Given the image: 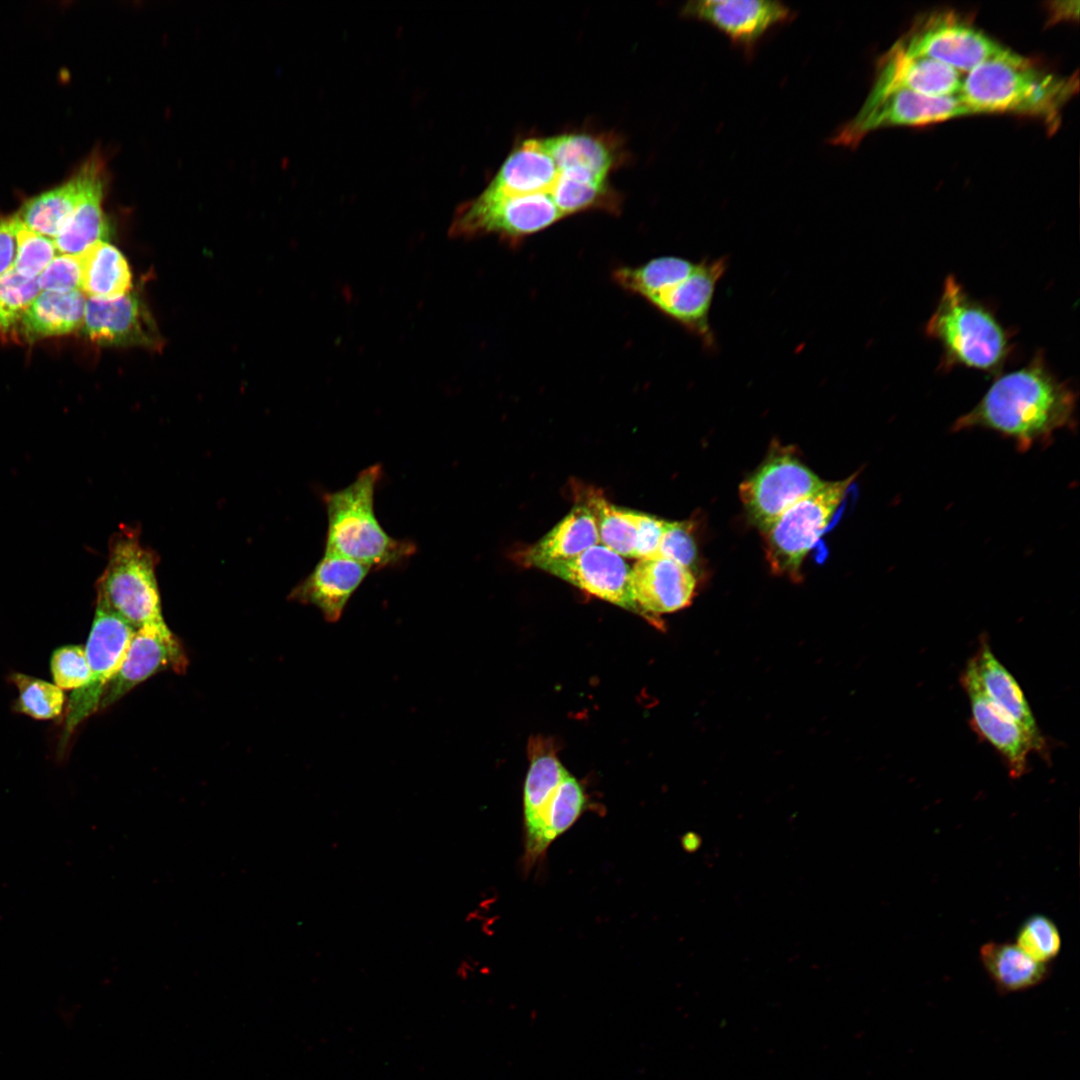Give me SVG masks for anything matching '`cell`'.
<instances>
[{"label": "cell", "instance_id": "9c48e42d", "mask_svg": "<svg viewBox=\"0 0 1080 1080\" xmlns=\"http://www.w3.org/2000/svg\"><path fill=\"white\" fill-rule=\"evenodd\" d=\"M135 631L122 617L96 601L85 649L89 679L83 687L74 690L68 701L59 744L62 750L77 727L99 710L105 689L118 672Z\"/></svg>", "mask_w": 1080, "mask_h": 1080}, {"label": "cell", "instance_id": "cb8c5ba5", "mask_svg": "<svg viewBox=\"0 0 1080 1080\" xmlns=\"http://www.w3.org/2000/svg\"><path fill=\"white\" fill-rule=\"evenodd\" d=\"M85 304L81 290L41 291L24 313L17 330L27 341L71 333L83 326Z\"/></svg>", "mask_w": 1080, "mask_h": 1080}, {"label": "cell", "instance_id": "3957f363", "mask_svg": "<svg viewBox=\"0 0 1080 1080\" xmlns=\"http://www.w3.org/2000/svg\"><path fill=\"white\" fill-rule=\"evenodd\" d=\"M925 334L941 346L943 371L960 366L997 376L1014 349L1009 330L953 274L944 280Z\"/></svg>", "mask_w": 1080, "mask_h": 1080}, {"label": "cell", "instance_id": "4fadbf2b", "mask_svg": "<svg viewBox=\"0 0 1080 1080\" xmlns=\"http://www.w3.org/2000/svg\"><path fill=\"white\" fill-rule=\"evenodd\" d=\"M727 257L704 258L684 279L648 300L657 310L677 322L712 349L715 337L709 323L717 283L727 270Z\"/></svg>", "mask_w": 1080, "mask_h": 1080}, {"label": "cell", "instance_id": "4316f807", "mask_svg": "<svg viewBox=\"0 0 1080 1080\" xmlns=\"http://www.w3.org/2000/svg\"><path fill=\"white\" fill-rule=\"evenodd\" d=\"M979 954L992 980L1004 991L1031 988L1047 975L1046 964L1035 961L1016 944L991 941L981 946Z\"/></svg>", "mask_w": 1080, "mask_h": 1080}, {"label": "cell", "instance_id": "8fae6325", "mask_svg": "<svg viewBox=\"0 0 1080 1080\" xmlns=\"http://www.w3.org/2000/svg\"><path fill=\"white\" fill-rule=\"evenodd\" d=\"M976 114L959 96H929L900 90L863 103L858 113L832 136L833 145L855 148L877 129L922 126Z\"/></svg>", "mask_w": 1080, "mask_h": 1080}, {"label": "cell", "instance_id": "6da1fadb", "mask_svg": "<svg viewBox=\"0 0 1080 1080\" xmlns=\"http://www.w3.org/2000/svg\"><path fill=\"white\" fill-rule=\"evenodd\" d=\"M1076 410L1077 393L1038 351L1023 367L995 376L979 402L954 421L952 431L989 430L1026 452L1049 445L1057 432L1072 430Z\"/></svg>", "mask_w": 1080, "mask_h": 1080}, {"label": "cell", "instance_id": "8d00e7d4", "mask_svg": "<svg viewBox=\"0 0 1080 1080\" xmlns=\"http://www.w3.org/2000/svg\"><path fill=\"white\" fill-rule=\"evenodd\" d=\"M36 279L41 291L69 292L80 290V256L70 254L57 255Z\"/></svg>", "mask_w": 1080, "mask_h": 1080}, {"label": "cell", "instance_id": "2e32d148", "mask_svg": "<svg viewBox=\"0 0 1080 1080\" xmlns=\"http://www.w3.org/2000/svg\"><path fill=\"white\" fill-rule=\"evenodd\" d=\"M539 569L602 600L639 613L630 592L631 567L624 557L600 543L575 557L549 562Z\"/></svg>", "mask_w": 1080, "mask_h": 1080}, {"label": "cell", "instance_id": "5bb4252c", "mask_svg": "<svg viewBox=\"0 0 1080 1080\" xmlns=\"http://www.w3.org/2000/svg\"><path fill=\"white\" fill-rule=\"evenodd\" d=\"M187 655L167 624L137 629L122 664L103 694L99 710L125 696L135 686L164 670L184 672Z\"/></svg>", "mask_w": 1080, "mask_h": 1080}, {"label": "cell", "instance_id": "83f0119b", "mask_svg": "<svg viewBox=\"0 0 1080 1080\" xmlns=\"http://www.w3.org/2000/svg\"><path fill=\"white\" fill-rule=\"evenodd\" d=\"M568 774L553 755H540L531 760L523 791L525 847L534 839L557 786Z\"/></svg>", "mask_w": 1080, "mask_h": 1080}, {"label": "cell", "instance_id": "603a6c76", "mask_svg": "<svg viewBox=\"0 0 1080 1080\" xmlns=\"http://www.w3.org/2000/svg\"><path fill=\"white\" fill-rule=\"evenodd\" d=\"M599 544L595 516L586 504L575 505L547 534L524 553L527 565H541L575 557Z\"/></svg>", "mask_w": 1080, "mask_h": 1080}, {"label": "cell", "instance_id": "484cf974", "mask_svg": "<svg viewBox=\"0 0 1080 1080\" xmlns=\"http://www.w3.org/2000/svg\"><path fill=\"white\" fill-rule=\"evenodd\" d=\"M104 180L103 172L91 183L72 215L53 238L60 254L79 255L108 237L109 226L102 208Z\"/></svg>", "mask_w": 1080, "mask_h": 1080}, {"label": "cell", "instance_id": "ffe728a7", "mask_svg": "<svg viewBox=\"0 0 1080 1080\" xmlns=\"http://www.w3.org/2000/svg\"><path fill=\"white\" fill-rule=\"evenodd\" d=\"M372 569L354 560L324 553L313 570L291 591L289 599L312 605L329 623L337 622Z\"/></svg>", "mask_w": 1080, "mask_h": 1080}, {"label": "cell", "instance_id": "74e56055", "mask_svg": "<svg viewBox=\"0 0 1080 1080\" xmlns=\"http://www.w3.org/2000/svg\"><path fill=\"white\" fill-rule=\"evenodd\" d=\"M632 516L637 528L636 559L655 557L664 531L665 520L633 510Z\"/></svg>", "mask_w": 1080, "mask_h": 1080}, {"label": "cell", "instance_id": "30bf717a", "mask_svg": "<svg viewBox=\"0 0 1080 1080\" xmlns=\"http://www.w3.org/2000/svg\"><path fill=\"white\" fill-rule=\"evenodd\" d=\"M825 483L791 447H771L764 461L741 483L739 495L760 530Z\"/></svg>", "mask_w": 1080, "mask_h": 1080}, {"label": "cell", "instance_id": "277c9868", "mask_svg": "<svg viewBox=\"0 0 1080 1080\" xmlns=\"http://www.w3.org/2000/svg\"><path fill=\"white\" fill-rule=\"evenodd\" d=\"M381 478L382 467L374 464L360 471L346 487L322 495L327 514L324 553L375 571L400 567L416 552L415 543L392 537L376 517L375 490Z\"/></svg>", "mask_w": 1080, "mask_h": 1080}, {"label": "cell", "instance_id": "e0dca14e", "mask_svg": "<svg viewBox=\"0 0 1080 1080\" xmlns=\"http://www.w3.org/2000/svg\"><path fill=\"white\" fill-rule=\"evenodd\" d=\"M963 76L936 60L913 56L896 42L879 59L874 83L866 101L906 90L929 96H958Z\"/></svg>", "mask_w": 1080, "mask_h": 1080}, {"label": "cell", "instance_id": "f35d334b", "mask_svg": "<svg viewBox=\"0 0 1080 1080\" xmlns=\"http://www.w3.org/2000/svg\"><path fill=\"white\" fill-rule=\"evenodd\" d=\"M16 229V215L0 220V276L13 266L17 251Z\"/></svg>", "mask_w": 1080, "mask_h": 1080}, {"label": "cell", "instance_id": "44dd1931", "mask_svg": "<svg viewBox=\"0 0 1080 1080\" xmlns=\"http://www.w3.org/2000/svg\"><path fill=\"white\" fill-rule=\"evenodd\" d=\"M103 172L101 159H89L69 180L26 201L17 216L31 230L53 239Z\"/></svg>", "mask_w": 1080, "mask_h": 1080}, {"label": "cell", "instance_id": "8992f818", "mask_svg": "<svg viewBox=\"0 0 1080 1080\" xmlns=\"http://www.w3.org/2000/svg\"><path fill=\"white\" fill-rule=\"evenodd\" d=\"M857 474L825 482L761 530L766 561L776 576L800 582L806 556L826 530Z\"/></svg>", "mask_w": 1080, "mask_h": 1080}, {"label": "cell", "instance_id": "1f68e13d", "mask_svg": "<svg viewBox=\"0 0 1080 1080\" xmlns=\"http://www.w3.org/2000/svg\"><path fill=\"white\" fill-rule=\"evenodd\" d=\"M41 292L36 278H26L11 267L0 276V334L11 335Z\"/></svg>", "mask_w": 1080, "mask_h": 1080}, {"label": "cell", "instance_id": "d6986e66", "mask_svg": "<svg viewBox=\"0 0 1080 1080\" xmlns=\"http://www.w3.org/2000/svg\"><path fill=\"white\" fill-rule=\"evenodd\" d=\"M85 334L102 345L159 344V335L146 306L136 293L113 300L86 299Z\"/></svg>", "mask_w": 1080, "mask_h": 1080}, {"label": "cell", "instance_id": "52a82bcc", "mask_svg": "<svg viewBox=\"0 0 1080 1080\" xmlns=\"http://www.w3.org/2000/svg\"><path fill=\"white\" fill-rule=\"evenodd\" d=\"M896 43L910 55L936 60L965 74L983 63L1019 56L952 11L921 18Z\"/></svg>", "mask_w": 1080, "mask_h": 1080}, {"label": "cell", "instance_id": "ac0fdd59", "mask_svg": "<svg viewBox=\"0 0 1080 1080\" xmlns=\"http://www.w3.org/2000/svg\"><path fill=\"white\" fill-rule=\"evenodd\" d=\"M629 585L638 612L660 616L691 604L697 578L691 570L672 560L651 557L638 559L631 567Z\"/></svg>", "mask_w": 1080, "mask_h": 1080}, {"label": "cell", "instance_id": "7c38bea8", "mask_svg": "<svg viewBox=\"0 0 1080 1080\" xmlns=\"http://www.w3.org/2000/svg\"><path fill=\"white\" fill-rule=\"evenodd\" d=\"M960 683L970 702L972 728L1000 754L1012 778L1016 779L1025 774L1028 756L1032 752L1047 756V749L1039 745L1025 729L987 698L980 687L971 659L962 671Z\"/></svg>", "mask_w": 1080, "mask_h": 1080}, {"label": "cell", "instance_id": "e575fe53", "mask_svg": "<svg viewBox=\"0 0 1080 1080\" xmlns=\"http://www.w3.org/2000/svg\"><path fill=\"white\" fill-rule=\"evenodd\" d=\"M655 557L672 560L696 575L698 550L692 524L688 521H665Z\"/></svg>", "mask_w": 1080, "mask_h": 1080}, {"label": "cell", "instance_id": "836d02e7", "mask_svg": "<svg viewBox=\"0 0 1080 1080\" xmlns=\"http://www.w3.org/2000/svg\"><path fill=\"white\" fill-rule=\"evenodd\" d=\"M1016 945L1029 957L1046 964L1061 950V935L1055 923L1040 914L1026 919L1018 930Z\"/></svg>", "mask_w": 1080, "mask_h": 1080}, {"label": "cell", "instance_id": "4dcf8cb0", "mask_svg": "<svg viewBox=\"0 0 1080 1080\" xmlns=\"http://www.w3.org/2000/svg\"><path fill=\"white\" fill-rule=\"evenodd\" d=\"M10 681L18 688L15 710L37 720H49L62 713L65 696L58 686L42 679L14 673Z\"/></svg>", "mask_w": 1080, "mask_h": 1080}, {"label": "cell", "instance_id": "5b68a950", "mask_svg": "<svg viewBox=\"0 0 1080 1080\" xmlns=\"http://www.w3.org/2000/svg\"><path fill=\"white\" fill-rule=\"evenodd\" d=\"M157 557L135 530L112 538L106 568L97 581V602L105 604L136 630L166 624L156 578Z\"/></svg>", "mask_w": 1080, "mask_h": 1080}, {"label": "cell", "instance_id": "7a4b0ae2", "mask_svg": "<svg viewBox=\"0 0 1080 1080\" xmlns=\"http://www.w3.org/2000/svg\"><path fill=\"white\" fill-rule=\"evenodd\" d=\"M1078 87L1077 74L1060 76L1019 55L983 63L966 73L958 96L976 114L1030 116L1054 131Z\"/></svg>", "mask_w": 1080, "mask_h": 1080}, {"label": "cell", "instance_id": "f546056e", "mask_svg": "<svg viewBox=\"0 0 1080 1080\" xmlns=\"http://www.w3.org/2000/svg\"><path fill=\"white\" fill-rule=\"evenodd\" d=\"M586 505L595 516L599 543L624 558L636 559L637 528L632 510L617 507L600 495H591Z\"/></svg>", "mask_w": 1080, "mask_h": 1080}, {"label": "cell", "instance_id": "d590c367", "mask_svg": "<svg viewBox=\"0 0 1080 1080\" xmlns=\"http://www.w3.org/2000/svg\"><path fill=\"white\" fill-rule=\"evenodd\" d=\"M54 684L60 689H79L89 679V665L82 646L67 645L56 649L50 661Z\"/></svg>", "mask_w": 1080, "mask_h": 1080}, {"label": "cell", "instance_id": "7402d4cb", "mask_svg": "<svg viewBox=\"0 0 1080 1080\" xmlns=\"http://www.w3.org/2000/svg\"><path fill=\"white\" fill-rule=\"evenodd\" d=\"M970 659L980 687L987 698L1001 712L1025 729L1039 745L1047 749L1046 740L1020 685L997 659L985 635L980 638L978 649Z\"/></svg>", "mask_w": 1080, "mask_h": 1080}, {"label": "cell", "instance_id": "f1b7e54d", "mask_svg": "<svg viewBox=\"0 0 1080 1080\" xmlns=\"http://www.w3.org/2000/svg\"><path fill=\"white\" fill-rule=\"evenodd\" d=\"M697 262L678 256H661L636 267H620L613 273L623 289L647 301L687 277Z\"/></svg>", "mask_w": 1080, "mask_h": 1080}, {"label": "cell", "instance_id": "9a60e30c", "mask_svg": "<svg viewBox=\"0 0 1080 1080\" xmlns=\"http://www.w3.org/2000/svg\"><path fill=\"white\" fill-rule=\"evenodd\" d=\"M682 15L714 26L748 54L769 30L794 16L783 3L766 0L690 1Z\"/></svg>", "mask_w": 1080, "mask_h": 1080}, {"label": "cell", "instance_id": "ba28073f", "mask_svg": "<svg viewBox=\"0 0 1080 1080\" xmlns=\"http://www.w3.org/2000/svg\"><path fill=\"white\" fill-rule=\"evenodd\" d=\"M562 218L551 196L503 194L484 189L458 208L450 232L457 237L494 234L513 243Z\"/></svg>", "mask_w": 1080, "mask_h": 1080}, {"label": "cell", "instance_id": "d6a6232c", "mask_svg": "<svg viewBox=\"0 0 1080 1080\" xmlns=\"http://www.w3.org/2000/svg\"><path fill=\"white\" fill-rule=\"evenodd\" d=\"M17 217V251L13 263L16 272L26 278H36L57 256L52 238L28 228Z\"/></svg>", "mask_w": 1080, "mask_h": 1080}, {"label": "cell", "instance_id": "d4e9b609", "mask_svg": "<svg viewBox=\"0 0 1080 1080\" xmlns=\"http://www.w3.org/2000/svg\"><path fill=\"white\" fill-rule=\"evenodd\" d=\"M80 290L89 298L113 300L130 292L132 275L124 255L112 244L99 241L79 254Z\"/></svg>", "mask_w": 1080, "mask_h": 1080}]
</instances>
